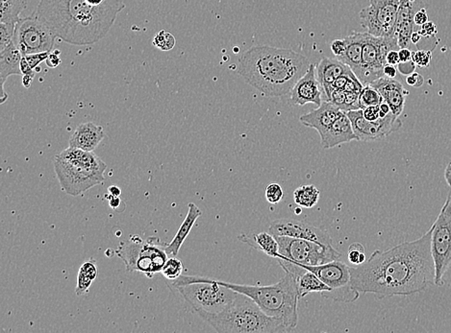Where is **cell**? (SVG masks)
<instances>
[{"mask_svg": "<svg viewBox=\"0 0 451 333\" xmlns=\"http://www.w3.org/2000/svg\"><path fill=\"white\" fill-rule=\"evenodd\" d=\"M351 275L354 290L380 300L425 291L435 280L431 229L414 241L374 251L363 264L351 267Z\"/></svg>", "mask_w": 451, "mask_h": 333, "instance_id": "obj_1", "label": "cell"}, {"mask_svg": "<svg viewBox=\"0 0 451 333\" xmlns=\"http://www.w3.org/2000/svg\"><path fill=\"white\" fill-rule=\"evenodd\" d=\"M124 8V0H40L35 15L65 43L90 45L108 34Z\"/></svg>", "mask_w": 451, "mask_h": 333, "instance_id": "obj_2", "label": "cell"}, {"mask_svg": "<svg viewBox=\"0 0 451 333\" xmlns=\"http://www.w3.org/2000/svg\"><path fill=\"white\" fill-rule=\"evenodd\" d=\"M310 62L291 49L253 46L239 60V75L267 97L291 92L305 75Z\"/></svg>", "mask_w": 451, "mask_h": 333, "instance_id": "obj_3", "label": "cell"}, {"mask_svg": "<svg viewBox=\"0 0 451 333\" xmlns=\"http://www.w3.org/2000/svg\"><path fill=\"white\" fill-rule=\"evenodd\" d=\"M199 317L218 333H286L282 320L267 315L247 295L238 293L230 305L218 313L198 311Z\"/></svg>", "mask_w": 451, "mask_h": 333, "instance_id": "obj_4", "label": "cell"}, {"mask_svg": "<svg viewBox=\"0 0 451 333\" xmlns=\"http://www.w3.org/2000/svg\"><path fill=\"white\" fill-rule=\"evenodd\" d=\"M285 272L280 282L267 286L237 285L221 280L220 283L237 293L251 297L267 315L282 320L292 332L299 322L297 307L300 297L297 275L292 272Z\"/></svg>", "mask_w": 451, "mask_h": 333, "instance_id": "obj_5", "label": "cell"}, {"mask_svg": "<svg viewBox=\"0 0 451 333\" xmlns=\"http://www.w3.org/2000/svg\"><path fill=\"white\" fill-rule=\"evenodd\" d=\"M54 169L62 190L68 195L79 196L105 181L107 165L94 152L68 146L56 155Z\"/></svg>", "mask_w": 451, "mask_h": 333, "instance_id": "obj_6", "label": "cell"}, {"mask_svg": "<svg viewBox=\"0 0 451 333\" xmlns=\"http://www.w3.org/2000/svg\"><path fill=\"white\" fill-rule=\"evenodd\" d=\"M171 286L179 290L196 313L198 311L221 312L233 302L238 294L221 285L220 280L198 275H181L172 280Z\"/></svg>", "mask_w": 451, "mask_h": 333, "instance_id": "obj_7", "label": "cell"}, {"mask_svg": "<svg viewBox=\"0 0 451 333\" xmlns=\"http://www.w3.org/2000/svg\"><path fill=\"white\" fill-rule=\"evenodd\" d=\"M166 246L158 237L143 240L138 236H132L130 239L120 242L116 253L124 262L127 272H141L147 278H152L162 271L169 258Z\"/></svg>", "mask_w": 451, "mask_h": 333, "instance_id": "obj_8", "label": "cell"}, {"mask_svg": "<svg viewBox=\"0 0 451 333\" xmlns=\"http://www.w3.org/2000/svg\"><path fill=\"white\" fill-rule=\"evenodd\" d=\"M276 239L280 244L278 258L294 262L297 266H319L341 258V253L333 245L289 236H277Z\"/></svg>", "mask_w": 451, "mask_h": 333, "instance_id": "obj_9", "label": "cell"}, {"mask_svg": "<svg viewBox=\"0 0 451 333\" xmlns=\"http://www.w3.org/2000/svg\"><path fill=\"white\" fill-rule=\"evenodd\" d=\"M431 253L435 266L434 285H445V275L451 266V190L441 212L431 226Z\"/></svg>", "mask_w": 451, "mask_h": 333, "instance_id": "obj_10", "label": "cell"}, {"mask_svg": "<svg viewBox=\"0 0 451 333\" xmlns=\"http://www.w3.org/2000/svg\"><path fill=\"white\" fill-rule=\"evenodd\" d=\"M314 273L332 289L324 292L322 296L336 302H354L359 299L360 293L352 288L351 267L340 259L319 264V266H299Z\"/></svg>", "mask_w": 451, "mask_h": 333, "instance_id": "obj_11", "label": "cell"}, {"mask_svg": "<svg viewBox=\"0 0 451 333\" xmlns=\"http://www.w3.org/2000/svg\"><path fill=\"white\" fill-rule=\"evenodd\" d=\"M400 49L396 37L379 38L365 33L363 43L362 65L359 79L363 84L373 83L384 76V67L387 65V54L391 50Z\"/></svg>", "mask_w": 451, "mask_h": 333, "instance_id": "obj_12", "label": "cell"}, {"mask_svg": "<svg viewBox=\"0 0 451 333\" xmlns=\"http://www.w3.org/2000/svg\"><path fill=\"white\" fill-rule=\"evenodd\" d=\"M46 24L36 15L26 16L16 23L13 43L23 56L40 52H51L56 40Z\"/></svg>", "mask_w": 451, "mask_h": 333, "instance_id": "obj_13", "label": "cell"}, {"mask_svg": "<svg viewBox=\"0 0 451 333\" xmlns=\"http://www.w3.org/2000/svg\"><path fill=\"white\" fill-rule=\"evenodd\" d=\"M400 2V0H370V5L359 13L361 24L373 36L395 37Z\"/></svg>", "mask_w": 451, "mask_h": 333, "instance_id": "obj_14", "label": "cell"}, {"mask_svg": "<svg viewBox=\"0 0 451 333\" xmlns=\"http://www.w3.org/2000/svg\"><path fill=\"white\" fill-rule=\"evenodd\" d=\"M346 114L351 119L358 141L368 143L380 141L387 138L391 133L398 132L403 127V121L400 116H396L393 113L376 121L366 119L363 116L362 109L346 111Z\"/></svg>", "mask_w": 451, "mask_h": 333, "instance_id": "obj_15", "label": "cell"}, {"mask_svg": "<svg viewBox=\"0 0 451 333\" xmlns=\"http://www.w3.org/2000/svg\"><path fill=\"white\" fill-rule=\"evenodd\" d=\"M269 233L275 237H295V239L311 240V241L322 243L324 245H333L331 236L324 229L312 225L305 221L292 219V218L273 221L270 224Z\"/></svg>", "mask_w": 451, "mask_h": 333, "instance_id": "obj_16", "label": "cell"}, {"mask_svg": "<svg viewBox=\"0 0 451 333\" xmlns=\"http://www.w3.org/2000/svg\"><path fill=\"white\" fill-rule=\"evenodd\" d=\"M321 84L317 76V67L311 64L307 72L297 81L292 87L290 102L292 105L304 106L306 104H315L321 106L322 103V94Z\"/></svg>", "mask_w": 451, "mask_h": 333, "instance_id": "obj_17", "label": "cell"}, {"mask_svg": "<svg viewBox=\"0 0 451 333\" xmlns=\"http://www.w3.org/2000/svg\"><path fill=\"white\" fill-rule=\"evenodd\" d=\"M425 7V0H400L396 18L395 36L400 48L411 45V37L415 31L414 16L418 11Z\"/></svg>", "mask_w": 451, "mask_h": 333, "instance_id": "obj_18", "label": "cell"}, {"mask_svg": "<svg viewBox=\"0 0 451 333\" xmlns=\"http://www.w3.org/2000/svg\"><path fill=\"white\" fill-rule=\"evenodd\" d=\"M371 84L381 94L383 100L390 106L391 110L395 116H400L403 113L406 97L407 95H409V92L404 89L400 82L383 76V77L373 81Z\"/></svg>", "mask_w": 451, "mask_h": 333, "instance_id": "obj_19", "label": "cell"}, {"mask_svg": "<svg viewBox=\"0 0 451 333\" xmlns=\"http://www.w3.org/2000/svg\"><path fill=\"white\" fill-rule=\"evenodd\" d=\"M321 139L324 149L334 148V147L340 146L341 144L357 141V136L355 135L351 119L346 111H341L337 119L321 136Z\"/></svg>", "mask_w": 451, "mask_h": 333, "instance_id": "obj_20", "label": "cell"}, {"mask_svg": "<svg viewBox=\"0 0 451 333\" xmlns=\"http://www.w3.org/2000/svg\"><path fill=\"white\" fill-rule=\"evenodd\" d=\"M317 67V76L319 84L324 89L325 100L329 101L333 92V84L341 75L351 72V67L340 60L327 58L322 59Z\"/></svg>", "mask_w": 451, "mask_h": 333, "instance_id": "obj_21", "label": "cell"}, {"mask_svg": "<svg viewBox=\"0 0 451 333\" xmlns=\"http://www.w3.org/2000/svg\"><path fill=\"white\" fill-rule=\"evenodd\" d=\"M341 111V109L330 101L324 100L318 109L303 114L299 120L304 126L313 128L318 132L319 136H322L337 119Z\"/></svg>", "mask_w": 451, "mask_h": 333, "instance_id": "obj_22", "label": "cell"}, {"mask_svg": "<svg viewBox=\"0 0 451 333\" xmlns=\"http://www.w3.org/2000/svg\"><path fill=\"white\" fill-rule=\"evenodd\" d=\"M105 136V132L100 125L86 122L76 128L72 138L68 141V146L84 151L94 152Z\"/></svg>", "mask_w": 451, "mask_h": 333, "instance_id": "obj_23", "label": "cell"}, {"mask_svg": "<svg viewBox=\"0 0 451 333\" xmlns=\"http://www.w3.org/2000/svg\"><path fill=\"white\" fill-rule=\"evenodd\" d=\"M23 57V54L13 42L4 50L0 51V80H1L0 101L1 103H4L8 99V94L4 89V83L7 78L12 75H23L21 70Z\"/></svg>", "mask_w": 451, "mask_h": 333, "instance_id": "obj_24", "label": "cell"}, {"mask_svg": "<svg viewBox=\"0 0 451 333\" xmlns=\"http://www.w3.org/2000/svg\"><path fill=\"white\" fill-rule=\"evenodd\" d=\"M201 215L202 212L196 204L193 203L188 204V214L186 215L184 221H183L181 226H179V231H177L176 236L172 239V241L169 244H166V250L169 256H179L180 248H181L183 243H184L191 231H192L196 220Z\"/></svg>", "mask_w": 451, "mask_h": 333, "instance_id": "obj_25", "label": "cell"}, {"mask_svg": "<svg viewBox=\"0 0 451 333\" xmlns=\"http://www.w3.org/2000/svg\"><path fill=\"white\" fill-rule=\"evenodd\" d=\"M238 239L270 258H280V244L276 237L270 233L240 234Z\"/></svg>", "mask_w": 451, "mask_h": 333, "instance_id": "obj_26", "label": "cell"}, {"mask_svg": "<svg viewBox=\"0 0 451 333\" xmlns=\"http://www.w3.org/2000/svg\"><path fill=\"white\" fill-rule=\"evenodd\" d=\"M365 33H352L348 37L344 38L346 42V49L344 55L341 56L340 61L348 65L354 75L358 76L362 65L363 43Z\"/></svg>", "mask_w": 451, "mask_h": 333, "instance_id": "obj_27", "label": "cell"}, {"mask_svg": "<svg viewBox=\"0 0 451 333\" xmlns=\"http://www.w3.org/2000/svg\"><path fill=\"white\" fill-rule=\"evenodd\" d=\"M297 275V286H299V297L302 299L308 294L317 292V293H324V292L332 291V289L318 277L312 273L302 268V272Z\"/></svg>", "mask_w": 451, "mask_h": 333, "instance_id": "obj_28", "label": "cell"}, {"mask_svg": "<svg viewBox=\"0 0 451 333\" xmlns=\"http://www.w3.org/2000/svg\"><path fill=\"white\" fill-rule=\"evenodd\" d=\"M27 4V0H0V23H18Z\"/></svg>", "mask_w": 451, "mask_h": 333, "instance_id": "obj_29", "label": "cell"}, {"mask_svg": "<svg viewBox=\"0 0 451 333\" xmlns=\"http://www.w3.org/2000/svg\"><path fill=\"white\" fill-rule=\"evenodd\" d=\"M321 191L314 185H300L294 191L295 203L300 207L311 209L315 207L319 200Z\"/></svg>", "mask_w": 451, "mask_h": 333, "instance_id": "obj_30", "label": "cell"}, {"mask_svg": "<svg viewBox=\"0 0 451 333\" xmlns=\"http://www.w3.org/2000/svg\"><path fill=\"white\" fill-rule=\"evenodd\" d=\"M383 97L371 84H365L360 92L359 102L361 109L378 106L383 102Z\"/></svg>", "mask_w": 451, "mask_h": 333, "instance_id": "obj_31", "label": "cell"}, {"mask_svg": "<svg viewBox=\"0 0 451 333\" xmlns=\"http://www.w3.org/2000/svg\"><path fill=\"white\" fill-rule=\"evenodd\" d=\"M183 270H184V267H183L181 261H179L176 256H169V258L166 259L165 266H164L162 271H161V274H162L166 280L172 282V280H176L177 278L181 277Z\"/></svg>", "mask_w": 451, "mask_h": 333, "instance_id": "obj_32", "label": "cell"}, {"mask_svg": "<svg viewBox=\"0 0 451 333\" xmlns=\"http://www.w3.org/2000/svg\"><path fill=\"white\" fill-rule=\"evenodd\" d=\"M176 38L171 33L160 31L156 34L153 39V45L162 51H169L176 45Z\"/></svg>", "mask_w": 451, "mask_h": 333, "instance_id": "obj_33", "label": "cell"}, {"mask_svg": "<svg viewBox=\"0 0 451 333\" xmlns=\"http://www.w3.org/2000/svg\"><path fill=\"white\" fill-rule=\"evenodd\" d=\"M16 23H0V51L12 43Z\"/></svg>", "mask_w": 451, "mask_h": 333, "instance_id": "obj_34", "label": "cell"}, {"mask_svg": "<svg viewBox=\"0 0 451 333\" xmlns=\"http://www.w3.org/2000/svg\"><path fill=\"white\" fill-rule=\"evenodd\" d=\"M348 258L351 264H354L356 266L363 264L364 262L367 261L363 245L358 242L351 244V247H349Z\"/></svg>", "mask_w": 451, "mask_h": 333, "instance_id": "obj_35", "label": "cell"}, {"mask_svg": "<svg viewBox=\"0 0 451 333\" xmlns=\"http://www.w3.org/2000/svg\"><path fill=\"white\" fill-rule=\"evenodd\" d=\"M95 280L92 278L83 274V273L78 271V277H76V288L75 293L78 296H82V295L88 293L90 288H92V283Z\"/></svg>", "mask_w": 451, "mask_h": 333, "instance_id": "obj_36", "label": "cell"}, {"mask_svg": "<svg viewBox=\"0 0 451 333\" xmlns=\"http://www.w3.org/2000/svg\"><path fill=\"white\" fill-rule=\"evenodd\" d=\"M284 192L278 184H270L266 188V199L270 204H277L282 200Z\"/></svg>", "mask_w": 451, "mask_h": 333, "instance_id": "obj_37", "label": "cell"}, {"mask_svg": "<svg viewBox=\"0 0 451 333\" xmlns=\"http://www.w3.org/2000/svg\"><path fill=\"white\" fill-rule=\"evenodd\" d=\"M432 60V50L430 49H419L413 52V62L417 67H428Z\"/></svg>", "mask_w": 451, "mask_h": 333, "instance_id": "obj_38", "label": "cell"}, {"mask_svg": "<svg viewBox=\"0 0 451 333\" xmlns=\"http://www.w3.org/2000/svg\"><path fill=\"white\" fill-rule=\"evenodd\" d=\"M49 54L51 52H40V53L28 54L24 57L32 70H36L39 65L48 60Z\"/></svg>", "mask_w": 451, "mask_h": 333, "instance_id": "obj_39", "label": "cell"}, {"mask_svg": "<svg viewBox=\"0 0 451 333\" xmlns=\"http://www.w3.org/2000/svg\"><path fill=\"white\" fill-rule=\"evenodd\" d=\"M79 271L83 273V274L88 275V277L95 280L98 275V268L97 261L95 259H90V261L84 262L82 264Z\"/></svg>", "mask_w": 451, "mask_h": 333, "instance_id": "obj_40", "label": "cell"}, {"mask_svg": "<svg viewBox=\"0 0 451 333\" xmlns=\"http://www.w3.org/2000/svg\"><path fill=\"white\" fill-rule=\"evenodd\" d=\"M420 34L422 35L423 38H425V39H430V38H435L437 34V28L435 24L432 23V21H428L425 24H423V26L420 27V29L418 30Z\"/></svg>", "mask_w": 451, "mask_h": 333, "instance_id": "obj_41", "label": "cell"}, {"mask_svg": "<svg viewBox=\"0 0 451 333\" xmlns=\"http://www.w3.org/2000/svg\"><path fill=\"white\" fill-rule=\"evenodd\" d=\"M330 48H331V51L336 58H340L341 56L344 55V51H346V39L333 40Z\"/></svg>", "mask_w": 451, "mask_h": 333, "instance_id": "obj_42", "label": "cell"}, {"mask_svg": "<svg viewBox=\"0 0 451 333\" xmlns=\"http://www.w3.org/2000/svg\"><path fill=\"white\" fill-rule=\"evenodd\" d=\"M363 116L370 121H376L380 119L379 105L363 109Z\"/></svg>", "mask_w": 451, "mask_h": 333, "instance_id": "obj_43", "label": "cell"}, {"mask_svg": "<svg viewBox=\"0 0 451 333\" xmlns=\"http://www.w3.org/2000/svg\"><path fill=\"white\" fill-rule=\"evenodd\" d=\"M406 83L409 84V86L414 87H420L423 86V83H425V79H423V76L418 72H413L411 75L407 76Z\"/></svg>", "mask_w": 451, "mask_h": 333, "instance_id": "obj_44", "label": "cell"}, {"mask_svg": "<svg viewBox=\"0 0 451 333\" xmlns=\"http://www.w3.org/2000/svg\"><path fill=\"white\" fill-rule=\"evenodd\" d=\"M428 21L429 16L428 12H426L425 7L422 8V9L418 11V12L415 13V15L414 16V23L415 24V26H423V24L428 23Z\"/></svg>", "mask_w": 451, "mask_h": 333, "instance_id": "obj_45", "label": "cell"}, {"mask_svg": "<svg viewBox=\"0 0 451 333\" xmlns=\"http://www.w3.org/2000/svg\"><path fill=\"white\" fill-rule=\"evenodd\" d=\"M60 54L61 52L56 49V50L51 51V54H49L48 60H46V65H48L49 67L54 68L58 67L60 62H61V59H60Z\"/></svg>", "mask_w": 451, "mask_h": 333, "instance_id": "obj_46", "label": "cell"}, {"mask_svg": "<svg viewBox=\"0 0 451 333\" xmlns=\"http://www.w3.org/2000/svg\"><path fill=\"white\" fill-rule=\"evenodd\" d=\"M415 67H417V65H415L413 61L400 62V64L398 65V70H400L401 75L408 76L411 75V73L415 72Z\"/></svg>", "mask_w": 451, "mask_h": 333, "instance_id": "obj_47", "label": "cell"}, {"mask_svg": "<svg viewBox=\"0 0 451 333\" xmlns=\"http://www.w3.org/2000/svg\"><path fill=\"white\" fill-rule=\"evenodd\" d=\"M21 75H36V70H32L28 62H27L26 57H23L21 62Z\"/></svg>", "mask_w": 451, "mask_h": 333, "instance_id": "obj_48", "label": "cell"}, {"mask_svg": "<svg viewBox=\"0 0 451 333\" xmlns=\"http://www.w3.org/2000/svg\"><path fill=\"white\" fill-rule=\"evenodd\" d=\"M386 61L388 65H398L400 64V54L398 50H391L387 54Z\"/></svg>", "mask_w": 451, "mask_h": 333, "instance_id": "obj_49", "label": "cell"}, {"mask_svg": "<svg viewBox=\"0 0 451 333\" xmlns=\"http://www.w3.org/2000/svg\"><path fill=\"white\" fill-rule=\"evenodd\" d=\"M398 54H400V62L413 61V52L408 48H400Z\"/></svg>", "mask_w": 451, "mask_h": 333, "instance_id": "obj_50", "label": "cell"}, {"mask_svg": "<svg viewBox=\"0 0 451 333\" xmlns=\"http://www.w3.org/2000/svg\"><path fill=\"white\" fill-rule=\"evenodd\" d=\"M383 72L386 77L395 79L398 75V68L396 67V65L387 64L384 67Z\"/></svg>", "mask_w": 451, "mask_h": 333, "instance_id": "obj_51", "label": "cell"}, {"mask_svg": "<svg viewBox=\"0 0 451 333\" xmlns=\"http://www.w3.org/2000/svg\"><path fill=\"white\" fill-rule=\"evenodd\" d=\"M105 197L108 199L109 206H110L113 209H117V207H120V204H122V200H120V197L111 195L110 193H109V195H106Z\"/></svg>", "mask_w": 451, "mask_h": 333, "instance_id": "obj_52", "label": "cell"}, {"mask_svg": "<svg viewBox=\"0 0 451 333\" xmlns=\"http://www.w3.org/2000/svg\"><path fill=\"white\" fill-rule=\"evenodd\" d=\"M380 110V119H383V117L387 116L388 114L392 113V110H391L390 106L388 105L385 101L380 104L379 105Z\"/></svg>", "mask_w": 451, "mask_h": 333, "instance_id": "obj_53", "label": "cell"}, {"mask_svg": "<svg viewBox=\"0 0 451 333\" xmlns=\"http://www.w3.org/2000/svg\"><path fill=\"white\" fill-rule=\"evenodd\" d=\"M445 181H447L448 187L451 188V162L448 163L447 168H445Z\"/></svg>", "mask_w": 451, "mask_h": 333, "instance_id": "obj_54", "label": "cell"}, {"mask_svg": "<svg viewBox=\"0 0 451 333\" xmlns=\"http://www.w3.org/2000/svg\"><path fill=\"white\" fill-rule=\"evenodd\" d=\"M422 35L420 34L418 30H415L414 33L412 34L411 42L413 45H419L420 43V40H422Z\"/></svg>", "mask_w": 451, "mask_h": 333, "instance_id": "obj_55", "label": "cell"}, {"mask_svg": "<svg viewBox=\"0 0 451 333\" xmlns=\"http://www.w3.org/2000/svg\"><path fill=\"white\" fill-rule=\"evenodd\" d=\"M35 75H23V84L24 87L28 89L30 86H31L33 79H34Z\"/></svg>", "mask_w": 451, "mask_h": 333, "instance_id": "obj_56", "label": "cell"}, {"mask_svg": "<svg viewBox=\"0 0 451 333\" xmlns=\"http://www.w3.org/2000/svg\"><path fill=\"white\" fill-rule=\"evenodd\" d=\"M108 192L110 193L111 195L117 196V197H120V195H122V190L119 187H116V185H111L109 187Z\"/></svg>", "mask_w": 451, "mask_h": 333, "instance_id": "obj_57", "label": "cell"}]
</instances>
